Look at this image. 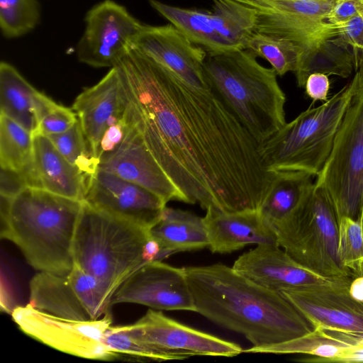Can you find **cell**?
<instances>
[{
	"mask_svg": "<svg viewBox=\"0 0 363 363\" xmlns=\"http://www.w3.org/2000/svg\"><path fill=\"white\" fill-rule=\"evenodd\" d=\"M315 176L303 171L273 172L267 192L258 208L272 228L285 219L314 186Z\"/></svg>",
	"mask_w": 363,
	"mask_h": 363,
	"instance_id": "25",
	"label": "cell"
},
{
	"mask_svg": "<svg viewBox=\"0 0 363 363\" xmlns=\"http://www.w3.org/2000/svg\"><path fill=\"white\" fill-rule=\"evenodd\" d=\"M203 69L211 90L259 144L286 123V96L276 72L250 50L207 54Z\"/></svg>",
	"mask_w": 363,
	"mask_h": 363,
	"instance_id": "4",
	"label": "cell"
},
{
	"mask_svg": "<svg viewBox=\"0 0 363 363\" xmlns=\"http://www.w3.org/2000/svg\"><path fill=\"white\" fill-rule=\"evenodd\" d=\"M354 346L335 337L320 328L291 340L243 350L251 353L302 354L316 357L314 362H339L345 352Z\"/></svg>",
	"mask_w": 363,
	"mask_h": 363,
	"instance_id": "28",
	"label": "cell"
},
{
	"mask_svg": "<svg viewBox=\"0 0 363 363\" xmlns=\"http://www.w3.org/2000/svg\"><path fill=\"white\" fill-rule=\"evenodd\" d=\"M306 94L315 101H326L330 89V82L328 75L315 72L311 74L304 86Z\"/></svg>",
	"mask_w": 363,
	"mask_h": 363,
	"instance_id": "37",
	"label": "cell"
},
{
	"mask_svg": "<svg viewBox=\"0 0 363 363\" xmlns=\"http://www.w3.org/2000/svg\"><path fill=\"white\" fill-rule=\"evenodd\" d=\"M237 1L255 10L254 32L290 40L303 50L302 55L337 36L326 17L338 0Z\"/></svg>",
	"mask_w": 363,
	"mask_h": 363,
	"instance_id": "10",
	"label": "cell"
},
{
	"mask_svg": "<svg viewBox=\"0 0 363 363\" xmlns=\"http://www.w3.org/2000/svg\"><path fill=\"white\" fill-rule=\"evenodd\" d=\"M245 49L268 61L280 77L295 72L303 53V50L290 40L257 32L249 37Z\"/></svg>",
	"mask_w": 363,
	"mask_h": 363,
	"instance_id": "30",
	"label": "cell"
},
{
	"mask_svg": "<svg viewBox=\"0 0 363 363\" xmlns=\"http://www.w3.org/2000/svg\"><path fill=\"white\" fill-rule=\"evenodd\" d=\"M11 316L24 333L60 352L100 360L118 355L104 341L111 314L97 320H74L43 312L28 303L16 307Z\"/></svg>",
	"mask_w": 363,
	"mask_h": 363,
	"instance_id": "9",
	"label": "cell"
},
{
	"mask_svg": "<svg viewBox=\"0 0 363 363\" xmlns=\"http://www.w3.org/2000/svg\"><path fill=\"white\" fill-rule=\"evenodd\" d=\"M121 303L140 304L155 310L195 312L185 268L161 260L144 264L119 286L111 303Z\"/></svg>",
	"mask_w": 363,
	"mask_h": 363,
	"instance_id": "13",
	"label": "cell"
},
{
	"mask_svg": "<svg viewBox=\"0 0 363 363\" xmlns=\"http://www.w3.org/2000/svg\"><path fill=\"white\" fill-rule=\"evenodd\" d=\"M35 89L7 62L0 63V114L4 115L33 134L39 121L35 112Z\"/></svg>",
	"mask_w": 363,
	"mask_h": 363,
	"instance_id": "26",
	"label": "cell"
},
{
	"mask_svg": "<svg viewBox=\"0 0 363 363\" xmlns=\"http://www.w3.org/2000/svg\"><path fill=\"white\" fill-rule=\"evenodd\" d=\"M26 186L27 182L23 171L1 168V195L11 198Z\"/></svg>",
	"mask_w": 363,
	"mask_h": 363,
	"instance_id": "38",
	"label": "cell"
},
{
	"mask_svg": "<svg viewBox=\"0 0 363 363\" xmlns=\"http://www.w3.org/2000/svg\"><path fill=\"white\" fill-rule=\"evenodd\" d=\"M361 274H363V267L357 276L361 275Z\"/></svg>",
	"mask_w": 363,
	"mask_h": 363,
	"instance_id": "40",
	"label": "cell"
},
{
	"mask_svg": "<svg viewBox=\"0 0 363 363\" xmlns=\"http://www.w3.org/2000/svg\"><path fill=\"white\" fill-rule=\"evenodd\" d=\"M363 13V0H338L326 17L330 24L345 23Z\"/></svg>",
	"mask_w": 363,
	"mask_h": 363,
	"instance_id": "36",
	"label": "cell"
},
{
	"mask_svg": "<svg viewBox=\"0 0 363 363\" xmlns=\"http://www.w3.org/2000/svg\"><path fill=\"white\" fill-rule=\"evenodd\" d=\"M40 18L38 0H0V28L7 39L30 33L40 23Z\"/></svg>",
	"mask_w": 363,
	"mask_h": 363,
	"instance_id": "31",
	"label": "cell"
},
{
	"mask_svg": "<svg viewBox=\"0 0 363 363\" xmlns=\"http://www.w3.org/2000/svg\"><path fill=\"white\" fill-rule=\"evenodd\" d=\"M33 134L12 119L0 114L1 168L22 172L30 164Z\"/></svg>",
	"mask_w": 363,
	"mask_h": 363,
	"instance_id": "29",
	"label": "cell"
},
{
	"mask_svg": "<svg viewBox=\"0 0 363 363\" xmlns=\"http://www.w3.org/2000/svg\"><path fill=\"white\" fill-rule=\"evenodd\" d=\"M352 79L318 107L311 106L259 145L265 169L316 177L325 164L344 115L363 81V51Z\"/></svg>",
	"mask_w": 363,
	"mask_h": 363,
	"instance_id": "6",
	"label": "cell"
},
{
	"mask_svg": "<svg viewBox=\"0 0 363 363\" xmlns=\"http://www.w3.org/2000/svg\"><path fill=\"white\" fill-rule=\"evenodd\" d=\"M82 206L31 186L11 198L1 195V238L17 245L35 269L67 275L74 265L73 241Z\"/></svg>",
	"mask_w": 363,
	"mask_h": 363,
	"instance_id": "3",
	"label": "cell"
},
{
	"mask_svg": "<svg viewBox=\"0 0 363 363\" xmlns=\"http://www.w3.org/2000/svg\"><path fill=\"white\" fill-rule=\"evenodd\" d=\"M141 186L166 203L186 199L158 164L135 125L119 146L99 160V168Z\"/></svg>",
	"mask_w": 363,
	"mask_h": 363,
	"instance_id": "17",
	"label": "cell"
},
{
	"mask_svg": "<svg viewBox=\"0 0 363 363\" xmlns=\"http://www.w3.org/2000/svg\"><path fill=\"white\" fill-rule=\"evenodd\" d=\"M124 328L145 345L157 361L198 355L234 357L243 352L235 342L189 327L152 309Z\"/></svg>",
	"mask_w": 363,
	"mask_h": 363,
	"instance_id": "11",
	"label": "cell"
},
{
	"mask_svg": "<svg viewBox=\"0 0 363 363\" xmlns=\"http://www.w3.org/2000/svg\"><path fill=\"white\" fill-rule=\"evenodd\" d=\"M333 26L337 36L350 45L353 52L363 51V13L345 23Z\"/></svg>",
	"mask_w": 363,
	"mask_h": 363,
	"instance_id": "35",
	"label": "cell"
},
{
	"mask_svg": "<svg viewBox=\"0 0 363 363\" xmlns=\"http://www.w3.org/2000/svg\"><path fill=\"white\" fill-rule=\"evenodd\" d=\"M353 278L282 294L316 328L363 333V302L349 291Z\"/></svg>",
	"mask_w": 363,
	"mask_h": 363,
	"instance_id": "16",
	"label": "cell"
},
{
	"mask_svg": "<svg viewBox=\"0 0 363 363\" xmlns=\"http://www.w3.org/2000/svg\"><path fill=\"white\" fill-rule=\"evenodd\" d=\"M72 109L91 151L99 160V143L106 129L130 110L118 67L111 68L97 84L84 89L75 99Z\"/></svg>",
	"mask_w": 363,
	"mask_h": 363,
	"instance_id": "19",
	"label": "cell"
},
{
	"mask_svg": "<svg viewBox=\"0 0 363 363\" xmlns=\"http://www.w3.org/2000/svg\"><path fill=\"white\" fill-rule=\"evenodd\" d=\"M72 109L57 104L40 123L38 132L50 135L64 133L77 121Z\"/></svg>",
	"mask_w": 363,
	"mask_h": 363,
	"instance_id": "34",
	"label": "cell"
},
{
	"mask_svg": "<svg viewBox=\"0 0 363 363\" xmlns=\"http://www.w3.org/2000/svg\"><path fill=\"white\" fill-rule=\"evenodd\" d=\"M350 47L340 37L333 36L303 54L294 72L297 86L304 88L308 77L315 72L350 77L355 69V58Z\"/></svg>",
	"mask_w": 363,
	"mask_h": 363,
	"instance_id": "27",
	"label": "cell"
},
{
	"mask_svg": "<svg viewBox=\"0 0 363 363\" xmlns=\"http://www.w3.org/2000/svg\"><path fill=\"white\" fill-rule=\"evenodd\" d=\"M195 312L244 335L253 347L308 334L315 325L282 294L223 264L184 267Z\"/></svg>",
	"mask_w": 363,
	"mask_h": 363,
	"instance_id": "2",
	"label": "cell"
},
{
	"mask_svg": "<svg viewBox=\"0 0 363 363\" xmlns=\"http://www.w3.org/2000/svg\"><path fill=\"white\" fill-rule=\"evenodd\" d=\"M338 255L344 267L357 277L363 267V219L340 218Z\"/></svg>",
	"mask_w": 363,
	"mask_h": 363,
	"instance_id": "33",
	"label": "cell"
},
{
	"mask_svg": "<svg viewBox=\"0 0 363 363\" xmlns=\"http://www.w3.org/2000/svg\"><path fill=\"white\" fill-rule=\"evenodd\" d=\"M28 303L39 311L57 317L95 320L91 316L67 274L40 272L30 282Z\"/></svg>",
	"mask_w": 363,
	"mask_h": 363,
	"instance_id": "24",
	"label": "cell"
},
{
	"mask_svg": "<svg viewBox=\"0 0 363 363\" xmlns=\"http://www.w3.org/2000/svg\"><path fill=\"white\" fill-rule=\"evenodd\" d=\"M33 144L31 162L23 170L28 186L83 201L88 177L60 152L47 135L35 132Z\"/></svg>",
	"mask_w": 363,
	"mask_h": 363,
	"instance_id": "20",
	"label": "cell"
},
{
	"mask_svg": "<svg viewBox=\"0 0 363 363\" xmlns=\"http://www.w3.org/2000/svg\"><path fill=\"white\" fill-rule=\"evenodd\" d=\"M116 67L137 128L186 203L258 209L273 172L263 164L259 144L218 96L130 46Z\"/></svg>",
	"mask_w": 363,
	"mask_h": 363,
	"instance_id": "1",
	"label": "cell"
},
{
	"mask_svg": "<svg viewBox=\"0 0 363 363\" xmlns=\"http://www.w3.org/2000/svg\"><path fill=\"white\" fill-rule=\"evenodd\" d=\"M193 87L210 90L203 64L207 53L172 24L143 25L130 45Z\"/></svg>",
	"mask_w": 363,
	"mask_h": 363,
	"instance_id": "15",
	"label": "cell"
},
{
	"mask_svg": "<svg viewBox=\"0 0 363 363\" xmlns=\"http://www.w3.org/2000/svg\"><path fill=\"white\" fill-rule=\"evenodd\" d=\"M203 220L208 247L213 253H230L251 245L278 244L275 230L258 209L223 211L208 208Z\"/></svg>",
	"mask_w": 363,
	"mask_h": 363,
	"instance_id": "21",
	"label": "cell"
},
{
	"mask_svg": "<svg viewBox=\"0 0 363 363\" xmlns=\"http://www.w3.org/2000/svg\"><path fill=\"white\" fill-rule=\"evenodd\" d=\"M315 184L330 197L338 219H363V81L335 135Z\"/></svg>",
	"mask_w": 363,
	"mask_h": 363,
	"instance_id": "8",
	"label": "cell"
},
{
	"mask_svg": "<svg viewBox=\"0 0 363 363\" xmlns=\"http://www.w3.org/2000/svg\"><path fill=\"white\" fill-rule=\"evenodd\" d=\"M349 291L354 298L363 302V274L353 277Z\"/></svg>",
	"mask_w": 363,
	"mask_h": 363,
	"instance_id": "39",
	"label": "cell"
},
{
	"mask_svg": "<svg viewBox=\"0 0 363 363\" xmlns=\"http://www.w3.org/2000/svg\"><path fill=\"white\" fill-rule=\"evenodd\" d=\"M148 2L191 42L203 48L208 55L229 51L223 22L216 11L181 8L158 0H148Z\"/></svg>",
	"mask_w": 363,
	"mask_h": 363,
	"instance_id": "22",
	"label": "cell"
},
{
	"mask_svg": "<svg viewBox=\"0 0 363 363\" xmlns=\"http://www.w3.org/2000/svg\"><path fill=\"white\" fill-rule=\"evenodd\" d=\"M162 258L180 252L208 247L203 220L189 211L165 207L160 219L149 230Z\"/></svg>",
	"mask_w": 363,
	"mask_h": 363,
	"instance_id": "23",
	"label": "cell"
},
{
	"mask_svg": "<svg viewBox=\"0 0 363 363\" xmlns=\"http://www.w3.org/2000/svg\"><path fill=\"white\" fill-rule=\"evenodd\" d=\"M72 254L74 265L96 279L111 296L144 264L163 259L148 229L84 202Z\"/></svg>",
	"mask_w": 363,
	"mask_h": 363,
	"instance_id": "5",
	"label": "cell"
},
{
	"mask_svg": "<svg viewBox=\"0 0 363 363\" xmlns=\"http://www.w3.org/2000/svg\"><path fill=\"white\" fill-rule=\"evenodd\" d=\"M339 219L324 189L315 184L274 230L278 245L306 269L331 279L353 278L338 255Z\"/></svg>",
	"mask_w": 363,
	"mask_h": 363,
	"instance_id": "7",
	"label": "cell"
},
{
	"mask_svg": "<svg viewBox=\"0 0 363 363\" xmlns=\"http://www.w3.org/2000/svg\"><path fill=\"white\" fill-rule=\"evenodd\" d=\"M47 136L60 152L87 177L96 172L99 160L89 148L79 120L68 130Z\"/></svg>",
	"mask_w": 363,
	"mask_h": 363,
	"instance_id": "32",
	"label": "cell"
},
{
	"mask_svg": "<svg viewBox=\"0 0 363 363\" xmlns=\"http://www.w3.org/2000/svg\"><path fill=\"white\" fill-rule=\"evenodd\" d=\"M143 23L113 0L94 5L84 16L76 46L78 60L95 68L116 67Z\"/></svg>",
	"mask_w": 363,
	"mask_h": 363,
	"instance_id": "12",
	"label": "cell"
},
{
	"mask_svg": "<svg viewBox=\"0 0 363 363\" xmlns=\"http://www.w3.org/2000/svg\"><path fill=\"white\" fill-rule=\"evenodd\" d=\"M83 202L148 230L167 204L148 189L100 169L88 177Z\"/></svg>",
	"mask_w": 363,
	"mask_h": 363,
	"instance_id": "14",
	"label": "cell"
},
{
	"mask_svg": "<svg viewBox=\"0 0 363 363\" xmlns=\"http://www.w3.org/2000/svg\"><path fill=\"white\" fill-rule=\"evenodd\" d=\"M232 267L255 283L279 293L345 279L315 274L297 263L276 243L257 245L240 255Z\"/></svg>",
	"mask_w": 363,
	"mask_h": 363,
	"instance_id": "18",
	"label": "cell"
}]
</instances>
